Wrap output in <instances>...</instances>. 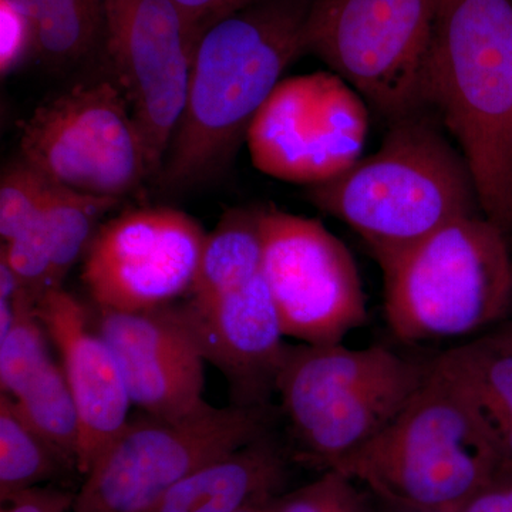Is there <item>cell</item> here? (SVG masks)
Listing matches in <instances>:
<instances>
[{
	"label": "cell",
	"instance_id": "6da1fadb",
	"mask_svg": "<svg viewBox=\"0 0 512 512\" xmlns=\"http://www.w3.org/2000/svg\"><path fill=\"white\" fill-rule=\"evenodd\" d=\"M315 0H258L211 26L195 47L187 99L156 180L163 191L221 173L285 70L305 55Z\"/></svg>",
	"mask_w": 512,
	"mask_h": 512
},
{
	"label": "cell",
	"instance_id": "7a4b0ae2",
	"mask_svg": "<svg viewBox=\"0 0 512 512\" xmlns=\"http://www.w3.org/2000/svg\"><path fill=\"white\" fill-rule=\"evenodd\" d=\"M427 110L460 147L481 214L512 242V0H440Z\"/></svg>",
	"mask_w": 512,
	"mask_h": 512
},
{
	"label": "cell",
	"instance_id": "3957f363",
	"mask_svg": "<svg viewBox=\"0 0 512 512\" xmlns=\"http://www.w3.org/2000/svg\"><path fill=\"white\" fill-rule=\"evenodd\" d=\"M429 113L393 121L375 153L309 187V201L352 228L379 266L480 210L463 154Z\"/></svg>",
	"mask_w": 512,
	"mask_h": 512
},
{
	"label": "cell",
	"instance_id": "277c9868",
	"mask_svg": "<svg viewBox=\"0 0 512 512\" xmlns=\"http://www.w3.org/2000/svg\"><path fill=\"white\" fill-rule=\"evenodd\" d=\"M330 468L404 512H461L504 474L476 417L430 363L402 412Z\"/></svg>",
	"mask_w": 512,
	"mask_h": 512
},
{
	"label": "cell",
	"instance_id": "5b68a950",
	"mask_svg": "<svg viewBox=\"0 0 512 512\" xmlns=\"http://www.w3.org/2000/svg\"><path fill=\"white\" fill-rule=\"evenodd\" d=\"M380 269L387 325L404 343L467 338L510 318L511 241L483 214L450 222Z\"/></svg>",
	"mask_w": 512,
	"mask_h": 512
},
{
	"label": "cell",
	"instance_id": "8992f818",
	"mask_svg": "<svg viewBox=\"0 0 512 512\" xmlns=\"http://www.w3.org/2000/svg\"><path fill=\"white\" fill-rule=\"evenodd\" d=\"M426 373L383 346L298 343L286 349L275 393L299 456L328 470L402 412Z\"/></svg>",
	"mask_w": 512,
	"mask_h": 512
},
{
	"label": "cell",
	"instance_id": "52a82bcc",
	"mask_svg": "<svg viewBox=\"0 0 512 512\" xmlns=\"http://www.w3.org/2000/svg\"><path fill=\"white\" fill-rule=\"evenodd\" d=\"M271 407H215L181 417L143 413L94 461L76 491L73 512H147L174 485L272 431Z\"/></svg>",
	"mask_w": 512,
	"mask_h": 512
},
{
	"label": "cell",
	"instance_id": "ba28073f",
	"mask_svg": "<svg viewBox=\"0 0 512 512\" xmlns=\"http://www.w3.org/2000/svg\"><path fill=\"white\" fill-rule=\"evenodd\" d=\"M439 5L440 0H315L303 50L393 123L427 110V67Z\"/></svg>",
	"mask_w": 512,
	"mask_h": 512
},
{
	"label": "cell",
	"instance_id": "9c48e42d",
	"mask_svg": "<svg viewBox=\"0 0 512 512\" xmlns=\"http://www.w3.org/2000/svg\"><path fill=\"white\" fill-rule=\"evenodd\" d=\"M20 156L47 180L121 200L151 180L146 148L114 82L76 84L20 123Z\"/></svg>",
	"mask_w": 512,
	"mask_h": 512
},
{
	"label": "cell",
	"instance_id": "30bf717a",
	"mask_svg": "<svg viewBox=\"0 0 512 512\" xmlns=\"http://www.w3.org/2000/svg\"><path fill=\"white\" fill-rule=\"evenodd\" d=\"M369 124V104L338 74H299L275 87L245 143L262 174L315 187L362 158Z\"/></svg>",
	"mask_w": 512,
	"mask_h": 512
},
{
	"label": "cell",
	"instance_id": "8fae6325",
	"mask_svg": "<svg viewBox=\"0 0 512 512\" xmlns=\"http://www.w3.org/2000/svg\"><path fill=\"white\" fill-rule=\"evenodd\" d=\"M262 272L286 338L342 343L367 320L366 293L348 247L315 218L258 208Z\"/></svg>",
	"mask_w": 512,
	"mask_h": 512
},
{
	"label": "cell",
	"instance_id": "7c38bea8",
	"mask_svg": "<svg viewBox=\"0 0 512 512\" xmlns=\"http://www.w3.org/2000/svg\"><path fill=\"white\" fill-rule=\"evenodd\" d=\"M104 49L156 180L183 114L195 49L173 0H104Z\"/></svg>",
	"mask_w": 512,
	"mask_h": 512
},
{
	"label": "cell",
	"instance_id": "4fadbf2b",
	"mask_svg": "<svg viewBox=\"0 0 512 512\" xmlns=\"http://www.w3.org/2000/svg\"><path fill=\"white\" fill-rule=\"evenodd\" d=\"M205 238L194 218L174 208L124 212L94 234L83 284L100 311L173 305L194 284Z\"/></svg>",
	"mask_w": 512,
	"mask_h": 512
},
{
	"label": "cell",
	"instance_id": "5bb4252c",
	"mask_svg": "<svg viewBox=\"0 0 512 512\" xmlns=\"http://www.w3.org/2000/svg\"><path fill=\"white\" fill-rule=\"evenodd\" d=\"M175 306L205 362L227 379L231 404L269 407L289 343L264 272L212 301Z\"/></svg>",
	"mask_w": 512,
	"mask_h": 512
},
{
	"label": "cell",
	"instance_id": "9a60e30c",
	"mask_svg": "<svg viewBox=\"0 0 512 512\" xmlns=\"http://www.w3.org/2000/svg\"><path fill=\"white\" fill-rule=\"evenodd\" d=\"M97 330L141 412L173 419L204 403L205 360L175 303L138 312L99 309Z\"/></svg>",
	"mask_w": 512,
	"mask_h": 512
},
{
	"label": "cell",
	"instance_id": "2e32d148",
	"mask_svg": "<svg viewBox=\"0 0 512 512\" xmlns=\"http://www.w3.org/2000/svg\"><path fill=\"white\" fill-rule=\"evenodd\" d=\"M36 315L59 350L60 366L79 410L77 473L86 476L126 426L133 403L116 355L76 296L63 288L50 289L37 301Z\"/></svg>",
	"mask_w": 512,
	"mask_h": 512
},
{
	"label": "cell",
	"instance_id": "e0dca14e",
	"mask_svg": "<svg viewBox=\"0 0 512 512\" xmlns=\"http://www.w3.org/2000/svg\"><path fill=\"white\" fill-rule=\"evenodd\" d=\"M289 456L274 431L225 454L174 485L147 512H238L278 497Z\"/></svg>",
	"mask_w": 512,
	"mask_h": 512
},
{
	"label": "cell",
	"instance_id": "ac0fdd59",
	"mask_svg": "<svg viewBox=\"0 0 512 512\" xmlns=\"http://www.w3.org/2000/svg\"><path fill=\"white\" fill-rule=\"evenodd\" d=\"M429 363L474 414L504 474H512V349L484 335Z\"/></svg>",
	"mask_w": 512,
	"mask_h": 512
},
{
	"label": "cell",
	"instance_id": "d6986e66",
	"mask_svg": "<svg viewBox=\"0 0 512 512\" xmlns=\"http://www.w3.org/2000/svg\"><path fill=\"white\" fill-rule=\"evenodd\" d=\"M262 272L258 208L225 212L205 238L197 275L187 299L208 302L241 288Z\"/></svg>",
	"mask_w": 512,
	"mask_h": 512
},
{
	"label": "cell",
	"instance_id": "ffe728a7",
	"mask_svg": "<svg viewBox=\"0 0 512 512\" xmlns=\"http://www.w3.org/2000/svg\"><path fill=\"white\" fill-rule=\"evenodd\" d=\"M119 202L50 181L42 221L52 249V289L63 288L70 269L89 248L97 222Z\"/></svg>",
	"mask_w": 512,
	"mask_h": 512
},
{
	"label": "cell",
	"instance_id": "44dd1931",
	"mask_svg": "<svg viewBox=\"0 0 512 512\" xmlns=\"http://www.w3.org/2000/svg\"><path fill=\"white\" fill-rule=\"evenodd\" d=\"M16 413L47 446L77 471L80 427L79 410L62 366L55 360L12 399Z\"/></svg>",
	"mask_w": 512,
	"mask_h": 512
},
{
	"label": "cell",
	"instance_id": "7402d4cb",
	"mask_svg": "<svg viewBox=\"0 0 512 512\" xmlns=\"http://www.w3.org/2000/svg\"><path fill=\"white\" fill-rule=\"evenodd\" d=\"M70 470L74 468L20 419L12 397L0 394V501Z\"/></svg>",
	"mask_w": 512,
	"mask_h": 512
},
{
	"label": "cell",
	"instance_id": "603a6c76",
	"mask_svg": "<svg viewBox=\"0 0 512 512\" xmlns=\"http://www.w3.org/2000/svg\"><path fill=\"white\" fill-rule=\"evenodd\" d=\"M30 23L37 55L53 64L76 62L104 45V0H77Z\"/></svg>",
	"mask_w": 512,
	"mask_h": 512
},
{
	"label": "cell",
	"instance_id": "cb8c5ba5",
	"mask_svg": "<svg viewBox=\"0 0 512 512\" xmlns=\"http://www.w3.org/2000/svg\"><path fill=\"white\" fill-rule=\"evenodd\" d=\"M36 302L23 289L15 298V322L0 339V390L16 399L53 362Z\"/></svg>",
	"mask_w": 512,
	"mask_h": 512
},
{
	"label": "cell",
	"instance_id": "d4e9b609",
	"mask_svg": "<svg viewBox=\"0 0 512 512\" xmlns=\"http://www.w3.org/2000/svg\"><path fill=\"white\" fill-rule=\"evenodd\" d=\"M50 180L20 158L3 171L0 180V237L15 238L35 224L45 208Z\"/></svg>",
	"mask_w": 512,
	"mask_h": 512
},
{
	"label": "cell",
	"instance_id": "484cf974",
	"mask_svg": "<svg viewBox=\"0 0 512 512\" xmlns=\"http://www.w3.org/2000/svg\"><path fill=\"white\" fill-rule=\"evenodd\" d=\"M0 256L8 262L30 298L37 303L52 289L53 258L42 215L15 238L3 242Z\"/></svg>",
	"mask_w": 512,
	"mask_h": 512
},
{
	"label": "cell",
	"instance_id": "4316f807",
	"mask_svg": "<svg viewBox=\"0 0 512 512\" xmlns=\"http://www.w3.org/2000/svg\"><path fill=\"white\" fill-rule=\"evenodd\" d=\"M183 16L192 47L211 26L258 0H173Z\"/></svg>",
	"mask_w": 512,
	"mask_h": 512
},
{
	"label": "cell",
	"instance_id": "83f0119b",
	"mask_svg": "<svg viewBox=\"0 0 512 512\" xmlns=\"http://www.w3.org/2000/svg\"><path fill=\"white\" fill-rule=\"evenodd\" d=\"M2 3V50H0V70L2 76L18 69L33 50L32 23L15 9Z\"/></svg>",
	"mask_w": 512,
	"mask_h": 512
},
{
	"label": "cell",
	"instance_id": "f1b7e54d",
	"mask_svg": "<svg viewBox=\"0 0 512 512\" xmlns=\"http://www.w3.org/2000/svg\"><path fill=\"white\" fill-rule=\"evenodd\" d=\"M76 491L39 485L2 500L0 512H73Z\"/></svg>",
	"mask_w": 512,
	"mask_h": 512
},
{
	"label": "cell",
	"instance_id": "f546056e",
	"mask_svg": "<svg viewBox=\"0 0 512 512\" xmlns=\"http://www.w3.org/2000/svg\"><path fill=\"white\" fill-rule=\"evenodd\" d=\"M461 512H512V474L498 477Z\"/></svg>",
	"mask_w": 512,
	"mask_h": 512
},
{
	"label": "cell",
	"instance_id": "4dcf8cb0",
	"mask_svg": "<svg viewBox=\"0 0 512 512\" xmlns=\"http://www.w3.org/2000/svg\"><path fill=\"white\" fill-rule=\"evenodd\" d=\"M0 2H5L10 8L15 9L20 15L33 22L39 16L50 12V10L62 8V6L77 2V0H0Z\"/></svg>",
	"mask_w": 512,
	"mask_h": 512
},
{
	"label": "cell",
	"instance_id": "1f68e13d",
	"mask_svg": "<svg viewBox=\"0 0 512 512\" xmlns=\"http://www.w3.org/2000/svg\"><path fill=\"white\" fill-rule=\"evenodd\" d=\"M491 339L505 348L512 349V318L504 320L500 325L495 326L493 332L487 333Z\"/></svg>",
	"mask_w": 512,
	"mask_h": 512
},
{
	"label": "cell",
	"instance_id": "d6a6232c",
	"mask_svg": "<svg viewBox=\"0 0 512 512\" xmlns=\"http://www.w3.org/2000/svg\"><path fill=\"white\" fill-rule=\"evenodd\" d=\"M332 512H366V508L359 494L355 495V497L349 498L348 501L340 504L339 507L335 508Z\"/></svg>",
	"mask_w": 512,
	"mask_h": 512
},
{
	"label": "cell",
	"instance_id": "836d02e7",
	"mask_svg": "<svg viewBox=\"0 0 512 512\" xmlns=\"http://www.w3.org/2000/svg\"><path fill=\"white\" fill-rule=\"evenodd\" d=\"M238 512H272L269 503L249 505Z\"/></svg>",
	"mask_w": 512,
	"mask_h": 512
},
{
	"label": "cell",
	"instance_id": "e575fe53",
	"mask_svg": "<svg viewBox=\"0 0 512 512\" xmlns=\"http://www.w3.org/2000/svg\"><path fill=\"white\" fill-rule=\"evenodd\" d=\"M511 252H512V242H511ZM510 318H512V309H511V315H510ZM508 318V319H510Z\"/></svg>",
	"mask_w": 512,
	"mask_h": 512
},
{
	"label": "cell",
	"instance_id": "d590c367",
	"mask_svg": "<svg viewBox=\"0 0 512 512\" xmlns=\"http://www.w3.org/2000/svg\"><path fill=\"white\" fill-rule=\"evenodd\" d=\"M404 512V511H403Z\"/></svg>",
	"mask_w": 512,
	"mask_h": 512
}]
</instances>
